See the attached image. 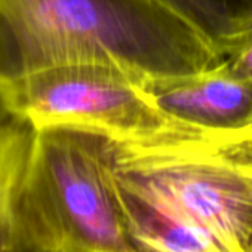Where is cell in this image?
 I'll return each mask as SVG.
<instances>
[{
    "mask_svg": "<svg viewBox=\"0 0 252 252\" xmlns=\"http://www.w3.org/2000/svg\"><path fill=\"white\" fill-rule=\"evenodd\" d=\"M222 61L189 23L155 0H0V86L26 74L104 64L146 79Z\"/></svg>",
    "mask_w": 252,
    "mask_h": 252,
    "instance_id": "obj_1",
    "label": "cell"
},
{
    "mask_svg": "<svg viewBox=\"0 0 252 252\" xmlns=\"http://www.w3.org/2000/svg\"><path fill=\"white\" fill-rule=\"evenodd\" d=\"M20 212L34 252H140L126 228L114 140L95 129H34Z\"/></svg>",
    "mask_w": 252,
    "mask_h": 252,
    "instance_id": "obj_2",
    "label": "cell"
},
{
    "mask_svg": "<svg viewBox=\"0 0 252 252\" xmlns=\"http://www.w3.org/2000/svg\"><path fill=\"white\" fill-rule=\"evenodd\" d=\"M114 171L128 194L225 252H252V131L160 146L114 140Z\"/></svg>",
    "mask_w": 252,
    "mask_h": 252,
    "instance_id": "obj_3",
    "label": "cell"
},
{
    "mask_svg": "<svg viewBox=\"0 0 252 252\" xmlns=\"http://www.w3.org/2000/svg\"><path fill=\"white\" fill-rule=\"evenodd\" d=\"M144 80L143 76L114 65H63L8 82L3 98L11 117L34 129L82 126L138 146L220 135L166 116L149 98Z\"/></svg>",
    "mask_w": 252,
    "mask_h": 252,
    "instance_id": "obj_4",
    "label": "cell"
},
{
    "mask_svg": "<svg viewBox=\"0 0 252 252\" xmlns=\"http://www.w3.org/2000/svg\"><path fill=\"white\" fill-rule=\"evenodd\" d=\"M144 91L166 116L202 131H252V82L224 61L191 74L146 79Z\"/></svg>",
    "mask_w": 252,
    "mask_h": 252,
    "instance_id": "obj_5",
    "label": "cell"
},
{
    "mask_svg": "<svg viewBox=\"0 0 252 252\" xmlns=\"http://www.w3.org/2000/svg\"><path fill=\"white\" fill-rule=\"evenodd\" d=\"M33 135V126L20 119L0 123V252H34L20 212Z\"/></svg>",
    "mask_w": 252,
    "mask_h": 252,
    "instance_id": "obj_6",
    "label": "cell"
},
{
    "mask_svg": "<svg viewBox=\"0 0 252 252\" xmlns=\"http://www.w3.org/2000/svg\"><path fill=\"white\" fill-rule=\"evenodd\" d=\"M122 196L126 228L140 252H225L202 228L149 206L123 189Z\"/></svg>",
    "mask_w": 252,
    "mask_h": 252,
    "instance_id": "obj_7",
    "label": "cell"
},
{
    "mask_svg": "<svg viewBox=\"0 0 252 252\" xmlns=\"http://www.w3.org/2000/svg\"><path fill=\"white\" fill-rule=\"evenodd\" d=\"M199 32L224 57L252 27V0H155Z\"/></svg>",
    "mask_w": 252,
    "mask_h": 252,
    "instance_id": "obj_8",
    "label": "cell"
},
{
    "mask_svg": "<svg viewBox=\"0 0 252 252\" xmlns=\"http://www.w3.org/2000/svg\"><path fill=\"white\" fill-rule=\"evenodd\" d=\"M222 61L234 74L252 82V27L227 49Z\"/></svg>",
    "mask_w": 252,
    "mask_h": 252,
    "instance_id": "obj_9",
    "label": "cell"
},
{
    "mask_svg": "<svg viewBox=\"0 0 252 252\" xmlns=\"http://www.w3.org/2000/svg\"><path fill=\"white\" fill-rule=\"evenodd\" d=\"M11 119V114L6 108V104H5V98H3V91H2V86H0V123Z\"/></svg>",
    "mask_w": 252,
    "mask_h": 252,
    "instance_id": "obj_10",
    "label": "cell"
}]
</instances>
